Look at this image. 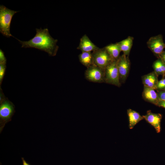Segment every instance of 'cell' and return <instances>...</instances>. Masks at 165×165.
<instances>
[{"label":"cell","instance_id":"cell-24","mask_svg":"<svg viewBox=\"0 0 165 165\" xmlns=\"http://www.w3.org/2000/svg\"><path fill=\"white\" fill-rule=\"evenodd\" d=\"M156 105L165 108V101H159Z\"/></svg>","mask_w":165,"mask_h":165},{"label":"cell","instance_id":"cell-21","mask_svg":"<svg viewBox=\"0 0 165 165\" xmlns=\"http://www.w3.org/2000/svg\"><path fill=\"white\" fill-rule=\"evenodd\" d=\"M6 64V59L5 57L4 52L0 50V64Z\"/></svg>","mask_w":165,"mask_h":165},{"label":"cell","instance_id":"cell-22","mask_svg":"<svg viewBox=\"0 0 165 165\" xmlns=\"http://www.w3.org/2000/svg\"><path fill=\"white\" fill-rule=\"evenodd\" d=\"M160 65L162 72V75L164 76L165 75V64L161 60L160 61Z\"/></svg>","mask_w":165,"mask_h":165},{"label":"cell","instance_id":"cell-5","mask_svg":"<svg viewBox=\"0 0 165 165\" xmlns=\"http://www.w3.org/2000/svg\"><path fill=\"white\" fill-rule=\"evenodd\" d=\"M94 64L105 69L114 60L105 47L93 51L92 53Z\"/></svg>","mask_w":165,"mask_h":165},{"label":"cell","instance_id":"cell-1","mask_svg":"<svg viewBox=\"0 0 165 165\" xmlns=\"http://www.w3.org/2000/svg\"><path fill=\"white\" fill-rule=\"evenodd\" d=\"M36 30L35 36L28 41H22L17 39L22 45L21 47L35 48L47 52L50 56H55L59 48L57 45L58 40L51 36L47 28Z\"/></svg>","mask_w":165,"mask_h":165},{"label":"cell","instance_id":"cell-7","mask_svg":"<svg viewBox=\"0 0 165 165\" xmlns=\"http://www.w3.org/2000/svg\"><path fill=\"white\" fill-rule=\"evenodd\" d=\"M147 45L153 54L159 57L165 48V44L161 35L150 37L147 41Z\"/></svg>","mask_w":165,"mask_h":165},{"label":"cell","instance_id":"cell-19","mask_svg":"<svg viewBox=\"0 0 165 165\" xmlns=\"http://www.w3.org/2000/svg\"><path fill=\"white\" fill-rule=\"evenodd\" d=\"M156 90H165V79L163 78L158 81L156 86Z\"/></svg>","mask_w":165,"mask_h":165},{"label":"cell","instance_id":"cell-3","mask_svg":"<svg viewBox=\"0 0 165 165\" xmlns=\"http://www.w3.org/2000/svg\"><path fill=\"white\" fill-rule=\"evenodd\" d=\"M18 11L11 10L3 5L0 6V32L7 37H14L10 33V26L12 18Z\"/></svg>","mask_w":165,"mask_h":165},{"label":"cell","instance_id":"cell-18","mask_svg":"<svg viewBox=\"0 0 165 165\" xmlns=\"http://www.w3.org/2000/svg\"><path fill=\"white\" fill-rule=\"evenodd\" d=\"M6 64H0V86L1 85L5 75Z\"/></svg>","mask_w":165,"mask_h":165},{"label":"cell","instance_id":"cell-16","mask_svg":"<svg viewBox=\"0 0 165 165\" xmlns=\"http://www.w3.org/2000/svg\"><path fill=\"white\" fill-rule=\"evenodd\" d=\"M105 48L114 60H116L118 59L121 50L118 42L111 44Z\"/></svg>","mask_w":165,"mask_h":165},{"label":"cell","instance_id":"cell-17","mask_svg":"<svg viewBox=\"0 0 165 165\" xmlns=\"http://www.w3.org/2000/svg\"><path fill=\"white\" fill-rule=\"evenodd\" d=\"M160 59L159 58L154 61L153 64L154 71L158 76L163 75L160 65Z\"/></svg>","mask_w":165,"mask_h":165},{"label":"cell","instance_id":"cell-6","mask_svg":"<svg viewBox=\"0 0 165 165\" xmlns=\"http://www.w3.org/2000/svg\"><path fill=\"white\" fill-rule=\"evenodd\" d=\"M85 75L86 79L90 82L97 83L104 82L105 69L95 64L87 68Z\"/></svg>","mask_w":165,"mask_h":165},{"label":"cell","instance_id":"cell-2","mask_svg":"<svg viewBox=\"0 0 165 165\" xmlns=\"http://www.w3.org/2000/svg\"><path fill=\"white\" fill-rule=\"evenodd\" d=\"M15 112L13 104L6 97L0 87V132L6 123L11 120Z\"/></svg>","mask_w":165,"mask_h":165},{"label":"cell","instance_id":"cell-8","mask_svg":"<svg viewBox=\"0 0 165 165\" xmlns=\"http://www.w3.org/2000/svg\"><path fill=\"white\" fill-rule=\"evenodd\" d=\"M117 64L120 80L124 82L128 75L130 66L128 57L123 54L117 60Z\"/></svg>","mask_w":165,"mask_h":165},{"label":"cell","instance_id":"cell-14","mask_svg":"<svg viewBox=\"0 0 165 165\" xmlns=\"http://www.w3.org/2000/svg\"><path fill=\"white\" fill-rule=\"evenodd\" d=\"M134 40V38L129 36L126 39L118 42L121 51L124 55L128 56L131 49Z\"/></svg>","mask_w":165,"mask_h":165},{"label":"cell","instance_id":"cell-15","mask_svg":"<svg viewBox=\"0 0 165 165\" xmlns=\"http://www.w3.org/2000/svg\"><path fill=\"white\" fill-rule=\"evenodd\" d=\"M79 57L81 63L87 68L94 64L91 52H82Z\"/></svg>","mask_w":165,"mask_h":165},{"label":"cell","instance_id":"cell-20","mask_svg":"<svg viewBox=\"0 0 165 165\" xmlns=\"http://www.w3.org/2000/svg\"><path fill=\"white\" fill-rule=\"evenodd\" d=\"M157 93L159 101H165V90H160Z\"/></svg>","mask_w":165,"mask_h":165},{"label":"cell","instance_id":"cell-4","mask_svg":"<svg viewBox=\"0 0 165 165\" xmlns=\"http://www.w3.org/2000/svg\"><path fill=\"white\" fill-rule=\"evenodd\" d=\"M104 82L119 87L120 86L117 60L112 61L105 69Z\"/></svg>","mask_w":165,"mask_h":165},{"label":"cell","instance_id":"cell-25","mask_svg":"<svg viewBox=\"0 0 165 165\" xmlns=\"http://www.w3.org/2000/svg\"><path fill=\"white\" fill-rule=\"evenodd\" d=\"M21 160L22 162V165H31L25 160L24 158L21 157Z\"/></svg>","mask_w":165,"mask_h":165},{"label":"cell","instance_id":"cell-23","mask_svg":"<svg viewBox=\"0 0 165 165\" xmlns=\"http://www.w3.org/2000/svg\"><path fill=\"white\" fill-rule=\"evenodd\" d=\"M159 58L165 64V51H164L159 56Z\"/></svg>","mask_w":165,"mask_h":165},{"label":"cell","instance_id":"cell-12","mask_svg":"<svg viewBox=\"0 0 165 165\" xmlns=\"http://www.w3.org/2000/svg\"><path fill=\"white\" fill-rule=\"evenodd\" d=\"M158 76L154 71L143 75L141 79L144 86L156 90L158 82Z\"/></svg>","mask_w":165,"mask_h":165},{"label":"cell","instance_id":"cell-9","mask_svg":"<svg viewBox=\"0 0 165 165\" xmlns=\"http://www.w3.org/2000/svg\"><path fill=\"white\" fill-rule=\"evenodd\" d=\"M146 121L152 126L157 133H159L161 130V122L162 118L161 114L153 113L149 110L146 114L142 116Z\"/></svg>","mask_w":165,"mask_h":165},{"label":"cell","instance_id":"cell-11","mask_svg":"<svg viewBox=\"0 0 165 165\" xmlns=\"http://www.w3.org/2000/svg\"><path fill=\"white\" fill-rule=\"evenodd\" d=\"M142 97L146 101L157 105L159 101L157 93L152 88L144 86Z\"/></svg>","mask_w":165,"mask_h":165},{"label":"cell","instance_id":"cell-13","mask_svg":"<svg viewBox=\"0 0 165 165\" xmlns=\"http://www.w3.org/2000/svg\"><path fill=\"white\" fill-rule=\"evenodd\" d=\"M127 112L129 119V127L132 129L140 121L144 119L143 116L136 111L131 109H128Z\"/></svg>","mask_w":165,"mask_h":165},{"label":"cell","instance_id":"cell-10","mask_svg":"<svg viewBox=\"0 0 165 165\" xmlns=\"http://www.w3.org/2000/svg\"><path fill=\"white\" fill-rule=\"evenodd\" d=\"M99 48L94 44L86 35H84L80 39L79 46L77 49L82 52H91L98 50Z\"/></svg>","mask_w":165,"mask_h":165}]
</instances>
